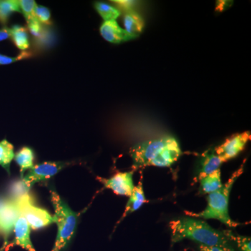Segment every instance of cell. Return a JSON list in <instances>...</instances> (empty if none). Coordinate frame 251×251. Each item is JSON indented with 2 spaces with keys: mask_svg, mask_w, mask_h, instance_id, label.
Listing matches in <instances>:
<instances>
[{
  "mask_svg": "<svg viewBox=\"0 0 251 251\" xmlns=\"http://www.w3.org/2000/svg\"><path fill=\"white\" fill-rule=\"evenodd\" d=\"M10 37H11L15 45L18 49L25 52L26 50L29 49V37L25 27L16 25L10 29Z\"/></svg>",
  "mask_w": 251,
  "mask_h": 251,
  "instance_id": "e0dca14e",
  "label": "cell"
},
{
  "mask_svg": "<svg viewBox=\"0 0 251 251\" xmlns=\"http://www.w3.org/2000/svg\"><path fill=\"white\" fill-rule=\"evenodd\" d=\"M50 199L57 225V235L52 251H64L75 234L77 215L55 191H50Z\"/></svg>",
  "mask_w": 251,
  "mask_h": 251,
  "instance_id": "277c9868",
  "label": "cell"
},
{
  "mask_svg": "<svg viewBox=\"0 0 251 251\" xmlns=\"http://www.w3.org/2000/svg\"><path fill=\"white\" fill-rule=\"evenodd\" d=\"M232 1H218L216 10L219 11H224V9H227L231 5Z\"/></svg>",
  "mask_w": 251,
  "mask_h": 251,
  "instance_id": "83f0119b",
  "label": "cell"
},
{
  "mask_svg": "<svg viewBox=\"0 0 251 251\" xmlns=\"http://www.w3.org/2000/svg\"><path fill=\"white\" fill-rule=\"evenodd\" d=\"M19 214V206L16 198L14 199L0 198V234L4 237L5 246L14 231Z\"/></svg>",
  "mask_w": 251,
  "mask_h": 251,
  "instance_id": "8992f818",
  "label": "cell"
},
{
  "mask_svg": "<svg viewBox=\"0 0 251 251\" xmlns=\"http://www.w3.org/2000/svg\"><path fill=\"white\" fill-rule=\"evenodd\" d=\"M30 229L27 220L20 211L19 216L14 226L15 239L12 246H18L27 251H36L31 243Z\"/></svg>",
  "mask_w": 251,
  "mask_h": 251,
  "instance_id": "30bf717a",
  "label": "cell"
},
{
  "mask_svg": "<svg viewBox=\"0 0 251 251\" xmlns=\"http://www.w3.org/2000/svg\"><path fill=\"white\" fill-rule=\"evenodd\" d=\"M142 179H143V177H141L138 184L133 188V192L130 195L129 200H128L126 206L125 212H124L123 216H122L120 221L125 219L126 216L129 215L135 211H138L145 202H147Z\"/></svg>",
  "mask_w": 251,
  "mask_h": 251,
  "instance_id": "7c38bea8",
  "label": "cell"
},
{
  "mask_svg": "<svg viewBox=\"0 0 251 251\" xmlns=\"http://www.w3.org/2000/svg\"><path fill=\"white\" fill-rule=\"evenodd\" d=\"M11 36L10 29L8 27H3L0 29V41L6 40Z\"/></svg>",
  "mask_w": 251,
  "mask_h": 251,
  "instance_id": "4316f807",
  "label": "cell"
},
{
  "mask_svg": "<svg viewBox=\"0 0 251 251\" xmlns=\"http://www.w3.org/2000/svg\"><path fill=\"white\" fill-rule=\"evenodd\" d=\"M125 31L133 39L139 36L145 26L143 18L134 11H128L124 16Z\"/></svg>",
  "mask_w": 251,
  "mask_h": 251,
  "instance_id": "5bb4252c",
  "label": "cell"
},
{
  "mask_svg": "<svg viewBox=\"0 0 251 251\" xmlns=\"http://www.w3.org/2000/svg\"><path fill=\"white\" fill-rule=\"evenodd\" d=\"M200 181H201V189L203 193L210 194L217 191L223 186L221 169L217 170L214 173L204 176L202 179H200Z\"/></svg>",
  "mask_w": 251,
  "mask_h": 251,
  "instance_id": "2e32d148",
  "label": "cell"
},
{
  "mask_svg": "<svg viewBox=\"0 0 251 251\" xmlns=\"http://www.w3.org/2000/svg\"><path fill=\"white\" fill-rule=\"evenodd\" d=\"M27 23L28 29H29L31 35L36 36V37H39L42 34V24L36 19V18H32Z\"/></svg>",
  "mask_w": 251,
  "mask_h": 251,
  "instance_id": "cb8c5ba5",
  "label": "cell"
},
{
  "mask_svg": "<svg viewBox=\"0 0 251 251\" xmlns=\"http://www.w3.org/2000/svg\"><path fill=\"white\" fill-rule=\"evenodd\" d=\"M173 243L190 239L205 247H218L225 251H236L234 244L224 231L213 228L205 221L184 216L173 220L169 224Z\"/></svg>",
  "mask_w": 251,
  "mask_h": 251,
  "instance_id": "6da1fadb",
  "label": "cell"
},
{
  "mask_svg": "<svg viewBox=\"0 0 251 251\" xmlns=\"http://www.w3.org/2000/svg\"><path fill=\"white\" fill-rule=\"evenodd\" d=\"M65 164L59 162H45L34 166L24 175L22 184L28 191L34 184L52 177L62 169Z\"/></svg>",
  "mask_w": 251,
  "mask_h": 251,
  "instance_id": "52a82bcc",
  "label": "cell"
},
{
  "mask_svg": "<svg viewBox=\"0 0 251 251\" xmlns=\"http://www.w3.org/2000/svg\"><path fill=\"white\" fill-rule=\"evenodd\" d=\"M200 251H225L218 247H205V246L199 245Z\"/></svg>",
  "mask_w": 251,
  "mask_h": 251,
  "instance_id": "f1b7e54d",
  "label": "cell"
},
{
  "mask_svg": "<svg viewBox=\"0 0 251 251\" xmlns=\"http://www.w3.org/2000/svg\"><path fill=\"white\" fill-rule=\"evenodd\" d=\"M15 156L14 149L6 140L0 142V166L10 175V166Z\"/></svg>",
  "mask_w": 251,
  "mask_h": 251,
  "instance_id": "ac0fdd59",
  "label": "cell"
},
{
  "mask_svg": "<svg viewBox=\"0 0 251 251\" xmlns=\"http://www.w3.org/2000/svg\"><path fill=\"white\" fill-rule=\"evenodd\" d=\"M29 56H30L29 52H23L17 57H8V56L0 54V65H6V64H11V63L17 62L21 59H27L29 57Z\"/></svg>",
  "mask_w": 251,
  "mask_h": 251,
  "instance_id": "d4e9b609",
  "label": "cell"
},
{
  "mask_svg": "<svg viewBox=\"0 0 251 251\" xmlns=\"http://www.w3.org/2000/svg\"><path fill=\"white\" fill-rule=\"evenodd\" d=\"M94 7L105 21H115L121 14L118 9L106 3H95Z\"/></svg>",
  "mask_w": 251,
  "mask_h": 251,
  "instance_id": "ffe728a7",
  "label": "cell"
},
{
  "mask_svg": "<svg viewBox=\"0 0 251 251\" xmlns=\"http://www.w3.org/2000/svg\"><path fill=\"white\" fill-rule=\"evenodd\" d=\"M100 33L105 41L112 44H121L133 39L116 21H105L100 27Z\"/></svg>",
  "mask_w": 251,
  "mask_h": 251,
  "instance_id": "8fae6325",
  "label": "cell"
},
{
  "mask_svg": "<svg viewBox=\"0 0 251 251\" xmlns=\"http://www.w3.org/2000/svg\"><path fill=\"white\" fill-rule=\"evenodd\" d=\"M15 161L21 168V179L25 171H29L34 166V153L30 148L24 147L16 153Z\"/></svg>",
  "mask_w": 251,
  "mask_h": 251,
  "instance_id": "9a60e30c",
  "label": "cell"
},
{
  "mask_svg": "<svg viewBox=\"0 0 251 251\" xmlns=\"http://www.w3.org/2000/svg\"><path fill=\"white\" fill-rule=\"evenodd\" d=\"M250 139L251 133L249 131L238 133L227 138L222 145L215 148L214 151L223 161H228L235 158L243 151Z\"/></svg>",
  "mask_w": 251,
  "mask_h": 251,
  "instance_id": "ba28073f",
  "label": "cell"
},
{
  "mask_svg": "<svg viewBox=\"0 0 251 251\" xmlns=\"http://www.w3.org/2000/svg\"><path fill=\"white\" fill-rule=\"evenodd\" d=\"M181 153L179 143L171 135L137 144L130 150L133 171L146 166H171Z\"/></svg>",
  "mask_w": 251,
  "mask_h": 251,
  "instance_id": "7a4b0ae2",
  "label": "cell"
},
{
  "mask_svg": "<svg viewBox=\"0 0 251 251\" xmlns=\"http://www.w3.org/2000/svg\"><path fill=\"white\" fill-rule=\"evenodd\" d=\"M20 211L32 229H39L55 223V218L46 209L33 204L27 192L16 196Z\"/></svg>",
  "mask_w": 251,
  "mask_h": 251,
  "instance_id": "5b68a950",
  "label": "cell"
},
{
  "mask_svg": "<svg viewBox=\"0 0 251 251\" xmlns=\"http://www.w3.org/2000/svg\"><path fill=\"white\" fill-rule=\"evenodd\" d=\"M35 16L36 19L41 23V24L50 25L52 24L51 22L50 12L47 7L41 5H36L35 9Z\"/></svg>",
  "mask_w": 251,
  "mask_h": 251,
  "instance_id": "603a6c76",
  "label": "cell"
},
{
  "mask_svg": "<svg viewBox=\"0 0 251 251\" xmlns=\"http://www.w3.org/2000/svg\"><path fill=\"white\" fill-rule=\"evenodd\" d=\"M133 171L118 173L110 179L97 177L106 188L111 189L115 194L130 197L134 188L133 184Z\"/></svg>",
  "mask_w": 251,
  "mask_h": 251,
  "instance_id": "9c48e42d",
  "label": "cell"
},
{
  "mask_svg": "<svg viewBox=\"0 0 251 251\" xmlns=\"http://www.w3.org/2000/svg\"><path fill=\"white\" fill-rule=\"evenodd\" d=\"M224 232L234 245L236 244L239 250L241 251H251L250 237L234 234L230 230H224Z\"/></svg>",
  "mask_w": 251,
  "mask_h": 251,
  "instance_id": "44dd1931",
  "label": "cell"
},
{
  "mask_svg": "<svg viewBox=\"0 0 251 251\" xmlns=\"http://www.w3.org/2000/svg\"><path fill=\"white\" fill-rule=\"evenodd\" d=\"M244 164L234 172L228 181L223 184L222 187L217 191L209 194L207 197V206L204 211L200 213L186 212L188 216L202 219H216L228 226L236 227L239 226L237 223L232 221L229 216L228 204L229 195L232 186L238 178L244 173Z\"/></svg>",
  "mask_w": 251,
  "mask_h": 251,
  "instance_id": "3957f363",
  "label": "cell"
},
{
  "mask_svg": "<svg viewBox=\"0 0 251 251\" xmlns=\"http://www.w3.org/2000/svg\"><path fill=\"white\" fill-rule=\"evenodd\" d=\"M14 12H21L17 0L0 1V23L1 24H6L10 16Z\"/></svg>",
  "mask_w": 251,
  "mask_h": 251,
  "instance_id": "d6986e66",
  "label": "cell"
},
{
  "mask_svg": "<svg viewBox=\"0 0 251 251\" xmlns=\"http://www.w3.org/2000/svg\"><path fill=\"white\" fill-rule=\"evenodd\" d=\"M18 2H19L21 13H23L27 22L32 18H36L34 12H35L36 6L37 4L35 1L34 0H20Z\"/></svg>",
  "mask_w": 251,
  "mask_h": 251,
  "instance_id": "7402d4cb",
  "label": "cell"
},
{
  "mask_svg": "<svg viewBox=\"0 0 251 251\" xmlns=\"http://www.w3.org/2000/svg\"><path fill=\"white\" fill-rule=\"evenodd\" d=\"M112 1L115 3L121 9L126 10L127 12L130 11V9L136 4V1H130V0H115Z\"/></svg>",
  "mask_w": 251,
  "mask_h": 251,
  "instance_id": "484cf974",
  "label": "cell"
},
{
  "mask_svg": "<svg viewBox=\"0 0 251 251\" xmlns=\"http://www.w3.org/2000/svg\"><path fill=\"white\" fill-rule=\"evenodd\" d=\"M224 163L214 151V150H209L203 155L201 161V169L198 179H202L211 173L220 169L221 164Z\"/></svg>",
  "mask_w": 251,
  "mask_h": 251,
  "instance_id": "4fadbf2b",
  "label": "cell"
}]
</instances>
